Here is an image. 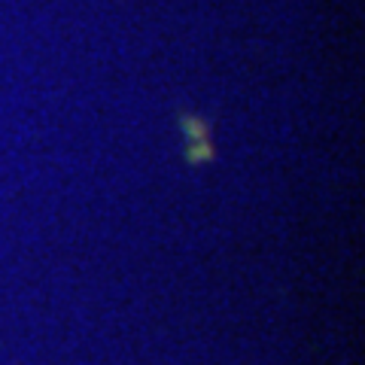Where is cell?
<instances>
[{
  "mask_svg": "<svg viewBox=\"0 0 365 365\" xmlns=\"http://www.w3.org/2000/svg\"><path fill=\"white\" fill-rule=\"evenodd\" d=\"M180 131L186 134L189 143L195 140H210V122L201 116H180Z\"/></svg>",
  "mask_w": 365,
  "mask_h": 365,
  "instance_id": "obj_1",
  "label": "cell"
},
{
  "mask_svg": "<svg viewBox=\"0 0 365 365\" xmlns=\"http://www.w3.org/2000/svg\"><path fill=\"white\" fill-rule=\"evenodd\" d=\"M186 162H189L192 168L213 162V143H210V140H195V143H189V146H186Z\"/></svg>",
  "mask_w": 365,
  "mask_h": 365,
  "instance_id": "obj_2",
  "label": "cell"
}]
</instances>
